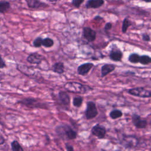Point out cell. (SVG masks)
Instances as JSON below:
<instances>
[{"mask_svg":"<svg viewBox=\"0 0 151 151\" xmlns=\"http://www.w3.org/2000/svg\"><path fill=\"white\" fill-rule=\"evenodd\" d=\"M128 94L138 97L140 98H150L151 97V91L142 87H137L129 88L127 90Z\"/></svg>","mask_w":151,"mask_h":151,"instance_id":"5b68a950","label":"cell"},{"mask_svg":"<svg viewBox=\"0 0 151 151\" xmlns=\"http://www.w3.org/2000/svg\"><path fill=\"white\" fill-rule=\"evenodd\" d=\"M11 8L10 3L6 1H0V13L4 14L6 12Z\"/></svg>","mask_w":151,"mask_h":151,"instance_id":"ac0fdd59","label":"cell"},{"mask_svg":"<svg viewBox=\"0 0 151 151\" xmlns=\"http://www.w3.org/2000/svg\"><path fill=\"white\" fill-rule=\"evenodd\" d=\"M132 122L133 126L137 129H145L147 125V121L145 119H142L140 115L133 113L132 115Z\"/></svg>","mask_w":151,"mask_h":151,"instance_id":"9c48e42d","label":"cell"},{"mask_svg":"<svg viewBox=\"0 0 151 151\" xmlns=\"http://www.w3.org/2000/svg\"><path fill=\"white\" fill-rule=\"evenodd\" d=\"M123 52L119 48L116 44H113L111 50L109 51V58L115 62L121 61L123 58Z\"/></svg>","mask_w":151,"mask_h":151,"instance_id":"ba28073f","label":"cell"},{"mask_svg":"<svg viewBox=\"0 0 151 151\" xmlns=\"http://www.w3.org/2000/svg\"><path fill=\"white\" fill-rule=\"evenodd\" d=\"M83 35L88 42H91L96 38V32L89 27H85L83 29Z\"/></svg>","mask_w":151,"mask_h":151,"instance_id":"8fae6325","label":"cell"},{"mask_svg":"<svg viewBox=\"0 0 151 151\" xmlns=\"http://www.w3.org/2000/svg\"><path fill=\"white\" fill-rule=\"evenodd\" d=\"M91 132L93 135L96 136L99 139H103L106 136L107 130L105 126L99 123H97L92 127Z\"/></svg>","mask_w":151,"mask_h":151,"instance_id":"52a82bcc","label":"cell"},{"mask_svg":"<svg viewBox=\"0 0 151 151\" xmlns=\"http://www.w3.org/2000/svg\"><path fill=\"white\" fill-rule=\"evenodd\" d=\"M5 67H6V64L0 54V68H3Z\"/></svg>","mask_w":151,"mask_h":151,"instance_id":"4dcf8cb0","label":"cell"},{"mask_svg":"<svg viewBox=\"0 0 151 151\" xmlns=\"http://www.w3.org/2000/svg\"><path fill=\"white\" fill-rule=\"evenodd\" d=\"M139 143V139L133 135L123 134L120 140V144L123 147L127 149H132L137 147Z\"/></svg>","mask_w":151,"mask_h":151,"instance_id":"277c9868","label":"cell"},{"mask_svg":"<svg viewBox=\"0 0 151 151\" xmlns=\"http://www.w3.org/2000/svg\"><path fill=\"white\" fill-rule=\"evenodd\" d=\"M83 102V98L81 96H76L73 99V104L76 107H80Z\"/></svg>","mask_w":151,"mask_h":151,"instance_id":"cb8c5ba5","label":"cell"},{"mask_svg":"<svg viewBox=\"0 0 151 151\" xmlns=\"http://www.w3.org/2000/svg\"><path fill=\"white\" fill-rule=\"evenodd\" d=\"M51 69L53 72L58 74H62L65 72V66L61 61L55 63L52 65Z\"/></svg>","mask_w":151,"mask_h":151,"instance_id":"e0dca14e","label":"cell"},{"mask_svg":"<svg viewBox=\"0 0 151 151\" xmlns=\"http://www.w3.org/2000/svg\"><path fill=\"white\" fill-rule=\"evenodd\" d=\"M139 63L142 65H147L151 63V58L147 55H140Z\"/></svg>","mask_w":151,"mask_h":151,"instance_id":"603a6c76","label":"cell"},{"mask_svg":"<svg viewBox=\"0 0 151 151\" xmlns=\"http://www.w3.org/2000/svg\"><path fill=\"white\" fill-rule=\"evenodd\" d=\"M142 1H144L145 2H147V3H149L151 1V0H142Z\"/></svg>","mask_w":151,"mask_h":151,"instance_id":"e575fe53","label":"cell"},{"mask_svg":"<svg viewBox=\"0 0 151 151\" xmlns=\"http://www.w3.org/2000/svg\"><path fill=\"white\" fill-rule=\"evenodd\" d=\"M93 67L94 64L92 63L88 62L83 63L77 67V73L80 76H85L90 72Z\"/></svg>","mask_w":151,"mask_h":151,"instance_id":"7c38bea8","label":"cell"},{"mask_svg":"<svg viewBox=\"0 0 151 151\" xmlns=\"http://www.w3.org/2000/svg\"><path fill=\"white\" fill-rule=\"evenodd\" d=\"M42 40L41 37H37L32 41V45L35 48H39L42 46Z\"/></svg>","mask_w":151,"mask_h":151,"instance_id":"484cf974","label":"cell"},{"mask_svg":"<svg viewBox=\"0 0 151 151\" xmlns=\"http://www.w3.org/2000/svg\"><path fill=\"white\" fill-rule=\"evenodd\" d=\"M116 65L113 64H104L101 67V77H104L116 69Z\"/></svg>","mask_w":151,"mask_h":151,"instance_id":"2e32d148","label":"cell"},{"mask_svg":"<svg viewBox=\"0 0 151 151\" xmlns=\"http://www.w3.org/2000/svg\"><path fill=\"white\" fill-rule=\"evenodd\" d=\"M139 58H140V55L137 53H131L129 57H128V61L133 64H137L139 62Z\"/></svg>","mask_w":151,"mask_h":151,"instance_id":"44dd1931","label":"cell"},{"mask_svg":"<svg viewBox=\"0 0 151 151\" xmlns=\"http://www.w3.org/2000/svg\"><path fill=\"white\" fill-rule=\"evenodd\" d=\"M64 88L68 92L80 94H84L94 90L88 85L83 84L77 81H68L64 85Z\"/></svg>","mask_w":151,"mask_h":151,"instance_id":"6da1fadb","label":"cell"},{"mask_svg":"<svg viewBox=\"0 0 151 151\" xmlns=\"http://www.w3.org/2000/svg\"><path fill=\"white\" fill-rule=\"evenodd\" d=\"M122 116H123V112L119 109L112 110L109 113L110 117L113 120L117 119L121 117Z\"/></svg>","mask_w":151,"mask_h":151,"instance_id":"d6986e66","label":"cell"},{"mask_svg":"<svg viewBox=\"0 0 151 151\" xmlns=\"http://www.w3.org/2000/svg\"><path fill=\"white\" fill-rule=\"evenodd\" d=\"M11 149L13 151H23L24 149L17 140H13L11 143Z\"/></svg>","mask_w":151,"mask_h":151,"instance_id":"d4e9b609","label":"cell"},{"mask_svg":"<svg viewBox=\"0 0 151 151\" xmlns=\"http://www.w3.org/2000/svg\"><path fill=\"white\" fill-rule=\"evenodd\" d=\"M65 149L67 151H73L74 150L73 146L68 143H65Z\"/></svg>","mask_w":151,"mask_h":151,"instance_id":"f546056e","label":"cell"},{"mask_svg":"<svg viewBox=\"0 0 151 151\" xmlns=\"http://www.w3.org/2000/svg\"><path fill=\"white\" fill-rule=\"evenodd\" d=\"M99 114L96 103L93 101L86 103V109L84 111V116L87 120L94 119Z\"/></svg>","mask_w":151,"mask_h":151,"instance_id":"8992f818","label":"cell"},{"mask_svg":"<svg viewBox=\"0 0 151 151\" xmlns=\"http://www.w3.org/2000/svg\"><path fill=\"white\" fill-rule=\"evenodd\" d=\"M142 38L143 41L149 42L150 41V35L147 33H143L142 35Z\"/></svg>","mask_w":151,"mask_h":151,"instance_id":"83f0119b","label":"cell"},{"mask_svg":"<svg viewBox=\"0 0 151 151\" xmlns=\"http://www.w3.org/2000/svg\"><path fill=\"white\" fill-rule=\"evenodd\" d=\"M104 4V0H88L85 5L87 9H97Z\"/></svg>","mask_w":151,"mask_h":151,"instance_id":"9a60e30c","label":"cell"},{"mask_svg":"<svg viewBox=\"0 0 151 151\" xmlns=\"http://www.w3.org/2000/svg\"><path fill=\"white\" fill-rule=\"evenodd\" d=\"M58 97L61 104L66 107H68L70 105V96L65 91L61 90L58 93Z\"/></svg>","mask_w":151,"mask_h":151,"instance_id":"4fadbf2b","label":"cell"},{"mask_svg":"<svg viewBox=\"0 0 151 151\" xmlns=\"http://www.w3.org/2000/svg\"><path fill=\"white\" fill-rule=\"evenodd\" d=\"M132 25L130 21L129 20L128 17L124 18V19L123 21L122 22V32L123 34H125L129 27Z\"/></svg>","mask_w":151,"mask_h":151,"instance_id":"ffe728a7","label":"cell"},{"mask_svg":"<svg viewBox=\"0 0 151 151\" xmlns=\"http://www.w3.org/2000/svg\"><path fill=\"white\" fill-rule=\"evenodd\" d=\"M54 40L49 37H46L42 40V45L45 48H50L54 45Z\"/></svg>","mask_w":151,"mask_h":151,"instance_id":"7402d4cb","label":"cell"},{"mask_svg":"<svg viewBox=\"0 0 151 151\" xmlns=\"http://www.w3.org/2000/svg\"><path fill=\"white\" fill-rule=\"evenodd\" d=\"M5 142V139L3 136L0 135V145H2Z\"/></svg>","mask_w":151,"mask_h":151,"instance_id":"d6a6232c","label":"cell"},{"mask_svg":"<svg viewBox=\"0 0 151 151\" xmlns=\"http://www.w3.org/2000/svg\"><path fill=\"white\" fill-rule=\"evenodd\" d=\"M84 0H72L71 4L75 8H78L82 5V4L84 2Z\"/></svg>","mask_w":151,"mask_h":151,"instance_id":"4316f807","label":"cell"},{"mask_svg":"<svg viewBox=\"0 0 151 151\" xmlns=\"http://www.w3.org/2000/svg\"><path fill=\"white\" fill-rule=\"evenodd\" d=\"M27 6L30 8L39 9L44 8L48 6V5L40 0H25Z\"/></svg>","mask_w":151,"mask_h":151,"instance_id":"5bb4252c","label":"cell"},{"mask_svg":"<svg viewBox=\"0 0 151 151\" xmlns=\"http://www.w3.org/2000/svg\"><path fill=\"white\" fill-rule=\"evenodd\" d=\"M17 103L26 106L29 109H49L50 105L47 102L40 99L33 97H27L17 101Z\"/></svg>","mask_w":151,"mask_h":151,"instance_id":"3957f363","label":"cell"},{"mask_svg":"<svg viewBox=\"0 0 151 151\" xmlns=\"http://www.w3.org/2000/svg\"><path fill=\"white\" fill-rule=\"evenodd\" d=\"M44 59V57L42 55L39 54L38 52H34L31 53L27 57V62H28L31 64H36V65L40 64Z\"/></svg>","mask_w":151,"mask_h":151,"instance_id":"30bf717a","label":"cell"},{"mask_svg":"<svg viewBox=\"0 0 151 151\" xmlns=\"http://www.w3.org/2000/svg\"><path fill=\"white\" fill-rule=\"evenodd\" d=\"M55 130L57 134L63 140H74L77 136V132L71 126L65 123L58 125Z\"/></svg>","mask_w":151,"mask_h":151,"instance_id":"7a4b0ae2","label":"cell"},{"mask_svg":"<svg viewBox=\"0 0 151 151\" xmlns=\"http://www.w3.org/2000/svg\"><path fill=\"white\" fill-rule=\"evenodd\" d=\"M111 28H112V24L111 22H107L104 27V30L105 31H108L110 30Z\"/></svg>","mask_w":151,"mask_h":151,"instance_id":"f1b7e54d","label":"cell"},{"mask_svg":"<svg viewBox=\"0 0 151 151\" xmlns=\"http://www.w3.org/2000/svg\"><path fill=\"white\" fill-rule=\"evenodd\" d=\"M47 1H48V2H50L51 3H55V2H57L58 0H47Z\"/></svg>","mask_w":151,"mask_h":151,"instance_id":"836d02e7","label":"cell"},{"mask_svg":"<svg viewBox=\"0 0 151 151\" xmlns=\"http://www.w3.org/2000/svg\"><path fill=\"white\" fill-rule=\"evenodd\" d=\"M94 19L96 20V21H100V20L103 19V18H102L101 17H100V15H96V16L94 18Z\"/></svg>","mask_w":151,"mask_h":151,"instance_id":"1f68e13d","label":"cell"}]
</instances>
